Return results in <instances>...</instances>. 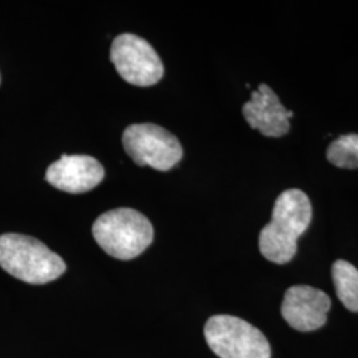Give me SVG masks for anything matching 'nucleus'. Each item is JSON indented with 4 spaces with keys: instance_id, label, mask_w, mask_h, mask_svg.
Segmentation results:
<instances>
[{
    "instance_id": "10",
    "label": "nucleus",
    "mask_w": 358,
    "mask_h": 358,
    "mask_svg": "<svg viewBox=\"0 0 358 358\" xmlns=\"http://www.w3.org/2000/svg\"><path fill=\"white\" fill-rule=\"evenodd\" d=\"M332 279L343 306L358 313V269L346 260H336L332 266Z\"/></svg>"
},
{
    "instance_id": "2",
    "label": "nucleus",
    "mask_w": 358,
    "mask_h": 358,
    "mask_svg": "<svg viewBox=\"0 0 358 358\" xmlns=\"http://www.w3.org/2000/svg\"><path fill=\"white\" fill-rule=\"evenodd\" d=\"M0 267L28 284H47L66 269L64 260L38 239L20 234L0 235Z\"/></svg>"
},
{
    "instance_id": "9",
    "label": "nucleus",
    "mask_w": 358,
    "mask_h": 358,
    "mask_svg": "<svg viewBox=\"0 0 358 358\" xmlns=\"http://www.w3.org/2000/svg\"><path fill=\"white\" fill-rule=\"evenodd\" d=\"M242 112L251 128L273 138L288 134L291 129L289 118L294 115L284 108L278 94L267 84H260L252 92L251 100L244 103Z\"/></svg>"
},
{
    "instance_id": "3",
    "label": "nucleus",
    "mask_w": 358,
    "mask_h": 358,
    "mask_svg": "<svg viewBox=\"0 0 358 358\" xmlns=\"http://www.w3.org/2000/svg\"><path fill=\"white\" fill-rule=\"evenodd\" d=\"M96 242L108 255L130 260L152 244L154 229L150 220L133 208H115L96 219L92 227Z\"/></svg>"
},
{
    "instance_id": "1",
    "label": "nucleus",
    "mask_w": 358,
    "mask_h": 358,
    "mask_svg": "<svg viewBox=\"0 0 358 358\" xmlns=\"http://www.w3.org/2000/svg\"><path fill=\"white\" fill-rule=\"evenodd\" d=\"M312 222V203L299 189L282 192L272 210V219L259 235L260 254L275 264H287L297 252V241Z\"/></svg>"
},
{
    "instance_id": "6",
    "label": "nucleus",
    "mask_w": 358,
    "mask_h": 358,
    "mask_svg": "<svg viewBox=\"0 0 358 358\" xmlns=\"http://www.w3.org/2000/svg\"><path fill=\"white\" fill-rule=\"evenodd\" d=\"M110 60L118 75L136 87H152L162 78L165 71L153 47L131 34H122L113 40Z\"/></svg>"
},
{
    "instance_id": "4",
    "label": "nucleus",
    "mask_w": 358,
    "mask_h": 358,
    "mask_svg": "<svg viewBox=\"0 0 358 358\" xmlns=\"http://www.w3.org/2000/svg\"><path fill=\"white\" fill-rule=\"evenodd\" d=\"M210 349L220 358H271L267 337L250 322L230 315L210 317L205 325Z\"/></svg>"
},
{
    "instance_id": "5",
    "label": "nucleus",
    "mask_w": 358,
    "mask_h": 358,
    "mask_svg": "<svg viewBox=\"0 0 358 358\" xmlns=\"http://www.w3.org/2000/svg\"><path fill=\"white\" fill-rule=\"evenodd\" d=\"M122 145L138 166H150L159 171L173 169L183 157L178 138L154 124L130 125L122 134Z\"/></svg>"
},
{
    "instance_id": "11",
    "label": "nucleus",
    "mask_w": 358,
    "mask_h": 358,
    "mask_svg": "<svg viewBox=\"0 0 358 358\" xmlns=\"http://www.w3.org/2000/svg\"><path fill=\"white\" fill-rule=\"evenodd\" d=\"M328 161L340 169H358V134H344L327 149Z\"/></svg>"
},
{
    "instance_id": "8",
    "label": "nucleus",
    "mask_w": 358,
    "mask_h": 358,
    "mask_svg": "<svg viewBox=\"0 0 358 358\" xmlns=\"http://www.w3.org/2000/svg\"><path fill=\"white\" fill-rule=\"evenodd\" d=\"M103 165L90 155H63L47 169L45 179L57 190L83 194L103 182Z\"/></svg>"
},
{
    "instance_id": "7",
    "label": "nucleus",
    "mask_w": 358,
    "mask_h": 358,
    "mask_svg": "<svg viewBox=\"0 0 358 358\" xmlns=\"http://www.w3.org/2000/svg\"><path fill=\"white\" fill-rule=\"evenodd\" d=\"M331 309L329 296L309 285H294L284 294L282 316L299 332L320 329Z\"/></svg>"
}]
</instances>
